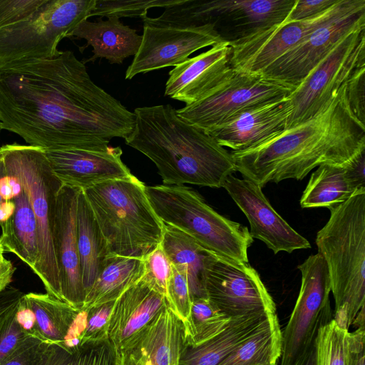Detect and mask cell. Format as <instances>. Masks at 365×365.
Wrapping results in <instances>:
<instances>
[{"label": "cell", "mask_w": 365, "mask_h": 365, "mask_svg": "<svg viewBox=\"0 0 365 365\" xmlns=\"http://www.w3.org/2000/svg\"><path fill=\"white\" fill-rule=\"evenodd\" d=\"M15 270L16 268L11 262L6 259L5 264L0 269V294L11 282Z\"/></svg>", "instance_id": "obj_47"}, {"label": "cell", "mask_w": 365, "mask_h": 365, "mask_svg": "<svg viewBox=\"0 0 365 365\" xmlns=\"http://www.w3.org/2000/svg\"><path fill=\"white\" fill-rule=\"evenodd\" d=\"M4 250L2 246L0 245V269H1V267L4 266L6 261V259L4 257Z\"/></svg>", "instance_id": "obj_50"}, {"label": "cell", "mask_w": 365, "mask_h": 365, "mask_svg": "<svg viewBox=\"0 0 365 365\" xmlns=\"http://www.w3.org/2000/svg\"><path fill=\"white\" fill-rule=\"evenodd\" d=\"M96 0H44L34 13L0 29V66L58 56L60 41L88 19Z\"/></svg>", "instance_id": "obj_9"}, {"label": "cell", "mask_w": 365, "mask_h": 365, "mask_svg": "<svg viewBox=\"0 0 365 365\" xmlns=\"http://www.w3.org/2000/svg\"><path fill=\"white\" fill-rule=\"evenodd\" d=\"M348 333L334 319L321 327L315 339L316 365H345Z\"/></svg>", "instance_id": "obj_35"}, {"label": "cell", "mask_w": 365, "mask_h": 365, "mask_svg": "<svg viewBox=\"0 0 365 365\" xmlns=\"http://www.w3.org/2000/svg\"><path fill=\"white\" fill-rule=\"evenodd\" d=\"M144 278L158 292L165 296L168 280L172 273V264L161 242L143 257Z\"/></svg>", "instance_id": "obj_38"}, {"label": "cell", "mask_w": 365, "mask_h": 365, "mask_svg": "<svg viewBox=\"0 0 365 365\" xmlns=\"http://www.w3.org/2000/svg\"><path fill=\"white\" fill-rule=\"evenodd\" d=\"M365 66L356 70L346 82V95L350 109L354 116L364 124Z\"/></svg>", "instance_id": "obj_42"}, {"label": "cell", "mask_w": 365, "mask_h": 365, "mask_svg": "<svg viewBox=\"0 0 365 365\" xmlns=\"http://www.w3.org/2000/svg\"><path fill=\"white\" fill-rule=\"evenodd\" d=\"M365 153L346 165H322L312 174L299 203L302 208L327 207L346 201L365 188Z\"/></svg>", "instance_id": "obj_24"}, {"label": "cell", "mask_w": 365, "mask_h": 365, "mask_svg": "<svg viewBox=\"0 0 365 365\" xmlns=\"http://www.w3.org/2000/svg\"><path fill=\"white\" fill-rule=\"evenodd\" d=\"M44 150L53 173L64 185L85 190L133 175L121 160L123 151L119 146Z\"/></svg>", "instance_id": "obj_21"}, {"label": "cell", "mask_w": 365, "mask_h": 365, "mask_svg": "<svg viewBox=\"0 0 365 365\" xmlns=\"http://www.w3.org/2000/svg\"><path fill=\"white\" fill-rule=\"evenodd\" d=\"M262 365H277V364H262Z\"/></svg>", "instance_id": "obj_52"}, {"label": "cell", "mask_w": 365, "mask_h": 365, "mask_svg": "<svg viewBox=\"0 0 365 365\" xmlns=\"http://www.w3.org/2000/svg\"><path fill=\"white\" fill-rule=\"evenodd\" d=\"M140 48L125 71L130 80L139 73L176 66L194 52L222 42L211 26L181 27L150 22L143 19Z\"/></svg>", "instance_id": "obj_16"}, {"label": "cell", "mask_w": 365, "mask_h": 365, "mask_svg": "<svg viewBox=\"0 0 365 365\" xmlns=\"http://www.w3.org/2000/svg\"><path fill=\"white\" fill-rule=\"evenodd\" d=\"M76 236L82 282L86 296L103 261L110 253L83 190H79L77 199Z\"/></svg>", "instance_id": "obj_28"}, {"label": "cell", "mask_w": 365, "mask_h": 365, "mask_svg": "<svg viewBox=\"0 0 365 365\" xmlns=\"http://www.w3.org/2000/svg\"><path fill=\"white\" fill-rule=\"evenodd\" d=\"M166 285L165 297L170 309L185 324L188 320L192 304L187 273L173 264Z\"/></svg>", "instance_id": "obj_37"}, {"label": "cell", "mask_w": 365, "mask_h": 365, "mask_svg": "<svg viewBox=\"0 0 365 365\" xmlns=\"http://www.w3.org/2000/svg\"><path fill=\"white\" fill-rule=\"evenodd\" d=\"M1 127H0V132H1Z\"/></svg>", "instance_id": "obj_53"}, {"label": "cell", "mask_w": 365, "mask_h": 365, "mask_svg": "<svg viewBox=\"0 0 365 365\" xmlns=\"http://www.w3.org/2000/svg\"><path fill=\"white\" fill-rule=\"evenodd\" d=\"M5 200L3 199L2 196L0 194V204H1Z\"/></svg>", "instance_id": "obj_51"}, {"label": "cell", "mask_w": 365, "mask_h": 365, "mask_svg": "<svg viewBox=\"0 0 365 365\" xmlns=\"http://www.w3.org/2000/svg\"><path fill=\"white\" fill-rule=\"evenodd\" d=\"M361 0H339L324 13L311 19L273 26L230 46V64L237 72L259 74L287 51L331 20L357 6Z\"/></svg>", "instance_id": "obj_14"}, {"label": "cell", "mask_w": 365, "mask_h": 365, "mask_svg": "<svg viewBox=\"0 0 365 365\" xmlns=\"http://www.w3.org/2000/svg\"><path fill=\"white\" fill-rule=\"evenodd\" d=\"M16 319L24 331L36 336V319L34 312L25 304L23 297L18 305Z\"/></svg>", "instance_id": "obj_46"}, {"label": "cell", "mask_w": 365, "mask_h": 365, "mask_svg": "<svg viewBox=\"0 0 365 365\" xmlns=\"http://www.w3.org/2000/svg\"><path fill=\"white\" fill-rule=\"evenodd\" d=\"M22 191L20 182L12 175H9L0 160V194L3 199L12 200Z\"/></svg>", "instance_id": "obj_45"}, {"label": "cell", "mask_w": 365, "mask_h": 365, "mask_svg": "<svg viewBox=\"0 0 365 365\" xmlns=\"http://www.w3.org/2000/svg\"><path fill=\"white\" fill-rule=\"evenodd\" d=\"M81 189L63 185L59 190L54 228V250L63 302L82 310L83 285L76 236V206Z\"/></svg>", "instance_id": "obj_20"}, {"label": "cell", "mask_w": 365, "mask_h": 365, "mask_svg": "<svg viewBox=\"0 0 365 365\" xmlns=\"http://www.w3.org/2000/svg\"><path fill=\"white\" fill-rule=\"evenodd\" d=\"M135 115L91 79L73 51L0 66V127L44 150L104 149Z\"/></svg>", "instance_id": "obj_1"}, {"label": "cell", "mask_w": 365, "mask_h": 365, "mask_svg": "<svg viewBox=\"0 0 365 365\" xmlns=\"http://www.w3.org/2000/svg\"><path fill=\"white\" fill-rule=\"evenodd\" d=\"M232 318L220 312L208 298L192 301L190 316L185 324V342L200 345L223 331Z\"/></svg>", "instance_id": "obj_34"}, {"label": "cell", "mask_w": 365, "mask_h": 365, "mask_svg": "<svg viewBox=\"0 0 365 365\" xmlns=\"http://www.w3.org/2000/svg\"><path fill=\"white\" fill-rule=\"evenodd\" d=\"M34 365H118L117 352L108 339L73 346L48 343Z\"/></svg>", "instance_id": "obj_33"}, {"label": "cell", "mask_w": 365, "mask_h": 365, "mask_svg": "<svg viewBox=\"0 0 365 365\" xmlns=\"http://www.w3.org/2000/svg\"><path fill=\"white\" fill-rule=\"evenodd\" d=\"M23 299L36 319V336L48 343L64 342L81 310L48 294L30 292Z\"/></svg>", "instance_id": "obj_32"}, {"label": "cell", "mask_w": 365, "mask_h": 365, "mask_svg": "<svg viewBox=\"0 0 365 365\" xmlns=\"http://www.w3.org/2000/svg\"><path fill=\"white\" fill-rule=\"evenodd\" d=\"M127 145L156 165L163 185L222 187L235 172L232 154L211 135L180 118L171 105L138 107Z\"/></svg>", "instance_id": "obj_3"}, {"label": "cell", "mask_w": 365, "mask_h": 365, "mask_svg": "<svg viewBox=\"0 0 365 365\" xmlns=\"http://www.w3.org/2000/svg\"><path fill=\"white\" fill-rule=\"evenodd\" d=\"M297 268L301 287L282 332L280 365H296L314 344L319 329L333 319L330 279L323 257L312 255Z\"/></svg>", "instance_id": "obj_11"}, {"label": "cell", "mask_w": 365, "mask_h": 365, "mask_svg": "<svg viewBox=\"0 0 365 365\" xmlns=\"http://www.w3.org/2000/svg\"><path fill=\"white\" fill-rule=\"evenodd\" d=\"M282 347V331L276 313H272L218 365L277 364Z\"/></svg>", "instance_id": "obj_31"}, {"label": "cell", "mask_w": 365, "mask_h": 365, "mask_svg": "<svg viewBox=\"0 0 365 365\" xmlns=\"http://www.w3.org/2000/svg\"><path fill=\"white\" fill-rule=\"evenodd\" d=\"M148 200L163 224L193 239L207 252L248 262L253 242L248 228L220 215L192 189L184 185L145 186Z\"/></svg>", "instance_id": "obj_7"}, {"label": "cell", "mask_w": 365, "mask_h": 365, "mask_svg": "<svg viewBox=\"0 0 365 365\" xmlns=\"http://www.w3.org/2000/svg\"><path fill=\"white\" fill-rule=\"evenodd\" d=\"M183 322L168 304L117 352L118 365H179Z\"/></svg>", "instance_id": "obj_18"}, {"label": "cell", "mask_w": 365, "mask_h": 365, "mask_svg": "<svg viewBox=\"0 0 365 365\" xmlns=\"http://www.w3.org/2000/svg\"><path fill=\"white\" fill-rule=\"evenodd\" d=\"M365 152V124L352 113L346 83L327 107L309 120L262 144L230 151L235 170L263 187L284 180H302L322 165H346Z\"/></svg>", "instance_id": "obj_2"}, {"label": "cell", "mask_w": 365, "mask_h": 365, "mask_svg": "<svg viewBox=\"0 0 365 365\" xmlns=\"http://www.w3.org/2000/svg\"><path fill=\"white\" fill-rule=\"evenodd\" d=\"M168 304L143 276L129 287L115 300L109 320L108 339L116 351Z\"/></svg>", "instance_id": "obj_23"}, {"label": "cell", "mask_w": 365, "mask_h": 365, "mask_svg": "<svg viewBox=\"0 0 365 365\" xmlns=\"http://www.w3.org/2000/svg\"><path fill=\"white\" fill-rule=\"evenodd\" d=\"M115 302H108L86 310V324L79 342L108 339L109 320Z\"/></svg>", "instance_id": "obj_39"}, {"label": "cell", "mask_w": 365, "mask_h": 365, "mask_svg": "<svg viewBox=\"0 0 365 365\" xmlns=\"http://www.w3.org/2000/svg\"><path fill=\"white\" fill-rule=\"evenodd\" d=\"M294 91L259 74L235 71L219 88L176 113L187 123L207 131L247 109L288 97Z\"/></svg>", "instance_id": "obj_12"}, {"label": "cell", "mask_w": 365, "mask_h": 365, "mask_svg": "<svg viewBox=\"0 0 365 365\" xmlns=\"http://www.w3.org/2000/svg\"><path fill=\"white\" fill-rule=\"evenodd\" d=\"M339 0H296L287 22L297 21L318 16L335 5Z\"/></svg>", "instance_id": "obj_43"}, {"label": "cell", "mask_w": 365, "mask_h": 365, "mask_svg": "<svg viewBox=\"0 0 365 365\" xmlns=\"http://www.w3.org/2000/svg\"><path fill=\"white\" fill-rule=\"evenodd\" d=\"M180 0H96L89 17L115 16L141 17L147 16L148 11L154 7L166 8L177 4Z\"/></svg>", "instance_id": "obj_36"}, {"label": "cell", "mask_w": 365, "mask_h": 365, "mask_svg": "<svg viewBox=\"0 0 365 365\" xmlns=\"http://www.w3.org/2000/svg\"><path fill=\"white\" fill-rule=\"evenodd\" d=\"M15 207L16 205L14 200L4 201L0 204V226L12 216Z\"/></svg>", "instance_id": "obj_48"}, {"label": "cell", "mask_w": 365, "mask_h": 365, "mask_svg": "<svg viewBox=\"0 0 365 365\" xmlns=\"http://www.w3.org/2000/svg\"><path fill=\"white\" fill-rule=\"evenodd\" d=\"M162 247L173 266L187 273L191 299L207 298L205 288V263L209 253L193 239L165 225Z\"/></svg>", "instance_id": "obj_30"}, {"label": "cell", "mask_w": 365, "mask_h": 365, "mask_svg": "<svg viewBox=\"0 0 365 365\" xmlns=\"http://www.w3.org/2000/svg\"><path fill=\"white\" fill-rule=\"evenodd\" d=\"M230 51L228 43L220 42L175 66L169 72L165 96L190 105L219 88L235 73Z\"/></svg>", "instance_id": "obj_19"}, {"label": "cell", "mask_w": 365, "mask_h": 365, "mask_svg": "<svg viewBox=\"0 0 365 365\" xmlns=\"http://www.w3.org/2000/svg\"><path fill=\"white\" fill-rule=\"evenodd\" d=\"M272 313H255L231 319L220 334L197 346L184 342L179 365H218Z\"/></svg>", "instance_id": "obj_26"}, {"label": "cell", "mask_w": 365, "mask_h": 365, "mask_svg": "<svg viewBox=\"0 0 365 365\" xmlns=\"http://www.w3.org/2000/svg\"><path fill=\"white\" fill-rule=\"evenodd\" d=\"M365 66V26L344 36L289 95L287 128L313 118L328 106L340 88Z\"/></svg>", "instance_id": "obj_10"}, {"label": "cell", "mask_w": 365, "mask_h": 365, "mask_svg": "<svg viewBox=\"0 0 365 365\" xmlns=\"http://www.w3.org/2000/svg\"><path fill=\"white\" fill-rule=\"evenodd\" d=\"M83 190L110 254L143 257L161 242L165 224L133 175Z\"/></svg>", "instance_id": "obj_5"}, {"label": "cell", "mask_w": 365, "mask_h": 365, "mask_svg": "<svg viewBox=\"0 0 365 365\" xmlns=\"http://www.w3.org/2000/svg\"><path fill=\"white\" fill-rule=\"evenodd\" d=\"M345 365H365V325L349 331Z\"/></svg>", "instance_id": "obj_44"}, {"label": "cell", "mask_w": 365, "mask_h": 365, "mask_svg": "<svg viewBox=\"0 0 365 365\" xmlns=\"http://www.w3.org/2000/svg\"><path fill=\"white\" fill-rule=\"evenodd\" d=\"M296 365H316L315 343Z\"/></svg>", "instance_id": "obj_49"}, {"label": "cell", "mask_w": 365, "mask_h": 365, "mask_svg": "<svg viewBox=\"0 0 365 365\" xmlns=\"http://www.w3.org/2000/svg\"><path fill=\"white\" fill-rule=\"evenodd\" d=\"M48 342L27 335L1 365H34Z\"/></svg>", "instance_id": "obj_41"}, {"label": "cell", "mask_w": 365, "mask_h": 365, "mask_svg": "<svg viewBox=\"0 0 365 365\" xmlns=\"http://www.w3.org/2000/svg\"><path fill=\"white\" fill-rule=\"evenodd\" d=\"M222 187L247 217L251 237L262 241L274 254L311 247L309 242L272 207L259 185L230 175Z\"/></svg>", "instance_id": "obj_17"}, {"label": "cell", "mask_w": 365, "mask_h": 365, "mask_svg": "<svg viewBox=\"0 0 365 365\" xmlns=\"http://www.w3.org/2000/svg\"><path fill=\"white\" fill-rule=\"evenodd\" d=\"M208 299L230 318L255 313H276L275 303L249 263L208 253L205 263Z\"/></svg>", "instance_id": "obj_13"}, {"label": "cell", "mask_w": 365, "mask_h": 365, "mask_svg": "<svg viewBox=\"0 0 365 365\" xmlns=\"http://www.w3.org/2000/svg\"><path fill=\"white\" fill-rule=\"evenodd\" d=\"M296 0H180L165 8L154 24L198 27L211 26L222 42L235 46L282 24Z\"/></svg>", "instance_id": "obj_8"}, {"label": "cell", "mask_w": 365, "mask_h": 365, "mask_svg": "<svg viewBox=\"0 0 365 365\" xmlns=\"http://www.w3.org/2000/svg\"><path fill=\"white\" fill-rule=\"evenodd\" d=\"M289 96L247 109L205 132L231 151L254 148L287 129L292 113Z\"/></svg>", "instance_id": "obj_22"}, {"label": "cell", "mask_w": 365, "mask_h": 365, "mask_svg": "<svg viewBox=\"0 0 365 365\" xmlns=\"http://www.w3.org/2000/svg\"><path fill=\"white\" fill-rule=\"evenodd\" d=\"M12 216L2 225L0 245L4 252L16 255L34 272L38 257L37 224L26 192L14 199Z\"/></svg>", "instance_id": "obj_29"}, {"label": "cell", "mask_w": 365, "mask_h": 365, "mask_svg": "<svg viewBox=\"0 0 365 365\" xmlns=\"http://www.w3.org/2000/svg\"><path fill=\"white\" fill-rule=\"evenodd\" d=\"M70 36L86 40L93 48V58H103L111 64H120L126 58L135 56L142 41V35L115 16L107 17L106 20L100 17L95 21L84 20Z\"/></svg>", "instance_id": "obj_25"}, {"label": "cell", "mask_w": 365, "mask_h": 365, "mask_svg": "<svg viewBox=\"0 0 365 365\" xmlns=\"http://www.w3.org/2000/svg\"><path fill=\"white\" fill-rule=\"evenodd\" d=\"M19 304L9 310L0 322V365L29 335L16 319Z\"/></svg>", "instance_id": "obj_40"}, {"label": "cell", "mask_w": 365, "mask_h": 365, "mask_svg": "<svg viewBox=\"0 0 365 365\" xmlns=\"http://www.w3.org/2000/svg\"><path fill=\"white\" fill-rule=\"evenodd\" d=\"M144 273L143 257L108 255L103 261L96 279L86 296L82 310L115 301Z\"/></svg>", "instance_id": "obj_27"}, {"label": "cell", "mask_w": 365, "mask_h": 365, "mask_svg": "<svg viewBox=\"0 0 365 365\" xmlns=\"http://www.w3.org/2000/svg\"><path fill=\"white\" fill-rule=\"evenodd\" d=\"M0 160L6 172L20 182L36 217L38 257L34 272L47 294L63 301L54 250L57 198L63 184L53 173L41 148L6 144L0 148Z\"/></svg>", "instance_id": "obj_6"}, {"label": "cell", "mask_w": 365, "mask_h": 365, "mask_svg": "<svg viewBox=\"0 0 365 365\" xmlns=\"http://www.w3.org/2000/svg\"><path fill=\"white\" fill-rule=\"evenodd\" d=\"M328 209L330 217L316 244L328 268L333 319L349 330L365 307V188Z\"/></svg>", "instance_id": "obj_4"}, {"label": "cell", "mask_w": 365, "mask_h": 365, "mask_svg": "<svg viewBox=\"0 0 365 365\" xmlns=\"http://www.w3.org/2000/svg\"><path fill=\"white\" fill-rule=\"evenodd\" d=\"M363 26L365 0L312 32L259 75L295 89L344 36Z\"/></svg>", "instance_id": "obj_15"}]
</instances>
